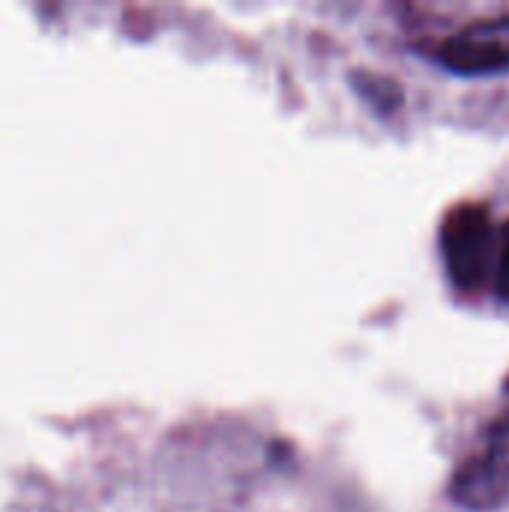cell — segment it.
Wrapping results in <instances>:
<instances>
[{
  "mask_svg": "<svg viewBox=\"0 0 509 512\" xmlns=\"http://www.w3.org/2000/svg\"><path fill=\"white\" fill-rule=\"evenodd\" d=\"M447 273L459 291H480L492 279L498 228L483 204L456 207L441 225Z\"/></svg>",
  "mask_w": 509,
  "mask_h": 512,
  "instance_id": "1",
  "label": "cell"
},
{
  "mask_svg": "<svg viewBox=\"0 0 509 512\" xmlns=\"http://www.w3.org/2000/svg\"><path fill=\"white\" fill-rule=\"evenodd\" d=\"M509 492V414L501 417L489 435V447L480 459L468 462L459 471L453 495L462 507L486 510L498 507V501Z\"/></svg>",
  "mask_w": 509,
  "mask_h": 512,
  "instance_id": "2",
  "label": "cell"
},
{
  "mask_svg": "<svg viewBox=\"0 0 509 512\" xmlns=\"http://www.w3.org/2000/svg\"><path fill=\"white\" fill-rule=\"evenodd\" d=\"M435 60L462 75H486V72L507 69L509 48L501 45L495 36H489V30L483 27V30H465V33L447 39L435 51Z\"/></svg>",
  "mask_w": 509,
  "mask_h": 512,
  "instance_id": "3",
  "label": "cell"
},
{
  "mask_svg": "<svg viewBox=\"0 0 509 512\" xmlns=\"http://www.w3.org/2000/svg\"><path fill=\"white\" fill-rule=\"evenodd\" d=\"M495 294L509 303V219L498 228V249H495V267H492Z\"/></svg>",
  "mask_w": 509,
  "mask_h": 512,
  "instance_id": "4",
  "label": "cell"
}]
</instances>
